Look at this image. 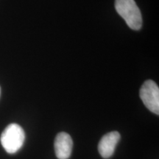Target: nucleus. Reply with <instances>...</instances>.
Wrapping results in <instances>:
<instances>
[{
  "label": "nucleus",
  "mask_w": 159,
  "mask_h": 159,
  "mask_svg": "<svg viewBox=\"0 0 159 159\" xmlns=\"http://www.w3.org/2000/svg\"><path fill=\"white\" fill-rule=\"evenodd\" d=\"M115 9L130 29L139 30L142 28V13L134 0H115Z\"/></svg>",
  "instance_id": "1"
},
{
  "label": "nucleus",
  "mask_w": 159,
  "mask_h": 159,
  "mask_svg": "<svg viewBox=\"0 0 159 159\" xmlns=\"http://www.w3.org/2000/svg\"><path fill=\"white\" fill-rule=\"evenodd\" d=\"M0 140L6 152L10 154L16 153L25 142V133L20 125L12 123L4 130Z\"/></svg>",
  "instance_id": "2"
},
{
  "label": "nucleus",
  "mask_w": 159,
  "mask_h": 159,
  "mask_svg": "<svg viewBox=\"0 0 159 159\" xmlns=\"http://www.w3.org/2000/svg\"><path fill=\"white\" fill-rule=\"evenodd\" d=\"M141 99L145 106L155 114H159V88L152 80L143 83L140 89Z\"/></svg>",
  "instance_id": "3"
},
{
  "label": "nucleus",
  "mask_w": 159,
  "mask_h": 159,
  "mask_svg": "<svg viewBox=\"0 0 159 159\" xmlns=\"http://www.w3.org/2000/svg\"><path fill=\"white\" fill-rule=\"evenodd\" d=\"M73 148V142L71 136L65 132L59 133L55 137V151L58 159H68Z\"/></svg>",
  "instance_id": "4"
},
{
  "label": "nucleus",
  "mask_w": 159,
  "mask_h": 159,
  "mask_svg": "<svg viewBox=\"0 0 159 159\" xmlns=\"http://www.w3.org/2000/svg\"><path fill=\"white\" fill-rule=\"evenodd\" d=\"M120 137L117 131L110 132L102 137L98 144V150L102 158H109L112 156Z\"/></svg>",
  "instance_id": "5"
},
{
  "label": "nucleus",
  "mask_w": 159,
  "mask_h": 159,
  "mask_svg": "<svg viewBox=\"0 0 159 159\" xmlns=\"http://www.w3.org/2000/svg\"><path fill=\"white\" fill-rule=\"evenodd\" d=\"M0 94H1V89H0Z\"/></svg>",
  "instance_id": "6"
}]
</instances>
